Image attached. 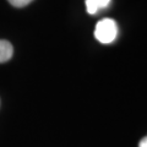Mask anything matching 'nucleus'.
Instances as JSON below:
<instances>
[{
	"label": "nucleus",
	"instance_id": "3",
	"mask_svg": "<svg viewBox=\"0 0 147 147\" xmlns=\"http://www.w3.org/2000/svg\"><path fill=\"white\" fill-rule=\"evenodd\" d=\"M109 3H110V0H86L87 12L91 13V15H94L99 10L107 7L109 5Z\"/></svg>",
	"mask_w": 147,
	"mask_h": 147
},
{
	"label": "nucleus",
	"instance_id": "4",
	"mask_svg": "<svg viewBox=\"0 0 147 147\" xmlns=\"http://www.w3.org/2000/svg\"><path fill=\"white\" fill-rule=\"evenodd\" d=\"M7 1L15 7H24L26 5H28L30 3H32L33 0H7Z\"/></svg>",
	"mask_w": 147,
	"mask_h": 147
},
{
	"label": "nucleus",
	"instance_id": "1",
	"mask_svg": "<svg viewBox=\"0 0 147 147\" xmlns=\"http://www.w3.org/2000/svg\"><path fill=\"white\" fill-rule=\"evenodd\" d=\"M118 34V26L115 21L112 18H103L100 20L94 30V37L98 42L103 44L112 43L117 38Z\"/></svg>",
	"mask_w": 147,
	"mask_h": 147
},
{
	"label": "nucleus",
	"instance_id": "2",
	"mask_svg": "<svg viewBox=\"0 0 147 147\" xmlns=\"http://www.w3.org/2000/svg\"><path fill=\"white\" fill-rule=\"evenodd\" d=\"M13 48L12 44L5 39H0V63L9 61L12 58Z\"/></svg>",
	"mask_w": 147,
	"mask_h": 147
},
{
	"label": "nucleus",
	"instance_id": "5",
	"mask_svg": "<svg viewBox=\"0 0 147 147\" xmlns=\"http://www.w3.org/2000/svg\"><path fill=\"white\" fill-rule=\"evenodd\" d=\"M139 147H147V136L139 142Z\"/></svg>",
	"mask_w": 147,
	"mask_h": 147
}]
</instances>
